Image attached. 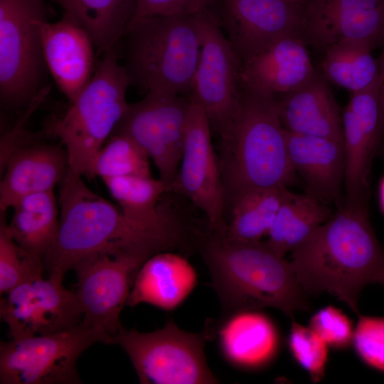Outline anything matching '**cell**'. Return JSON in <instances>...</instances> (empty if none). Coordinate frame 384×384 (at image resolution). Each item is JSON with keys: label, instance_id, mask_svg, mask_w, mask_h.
Returning a JSON list of instances; mask_svg holds the SVG:
<instances>
[{"label": "cell", "instance_id": "24", "mask_svg": "<svg viewBox=\"0 0 384 384\" xmlns=\"http://www.w3.org/2000/svg\"><path fill=\"white\" fill-rule=\"evenodd\" d=\"M197 283V274L183 256L162 251L149 257L139 268L126 306L146 303L164 310L178 307Z\"/></svg>", "mask_w": 384, "mask_h": 384}, {"label": "cell", "instance_id": "18", "mask_svg": "<svg viewBox=\"0 0 384 384\" xmlns=\"http://www.w3.org/2000/svg\"><path fill=\"white\" fill-rule=\"evenodd\" d=\"M379 97L378 76L367 87L351 93L342 115L346 204L368 203L372 161L380 143Z\"/></svg>", "mask_w": 384, "mask_h": 384}, {"label": "cell", "instance_id": "9", "mask_svg": "<svg viewBox=\"0 0 384 384\" xmlns=\"http://www.w3.org/2000/svg\"><path fill=\"white\" fill-rule=\"evenodd\" d=\"M207 335L181 330L171 320L149 333L122 327L112 344L125 351L141 383L211 384L217 379L205 357Z\"/></svg>", "mask_w": 384, "mask_h": 384}, {"label": "cell", "instance_id": "31", "mask_svg": "<svg viewBox=\"0 0 384 384\" xmlns=\"http://www.w3.org/2000/svg\"><path fill=\"white\" fill-rule=\"evenodd\" d=\"M149 156L130 137L112 134L92 159L85 175L108 178L150 176Z\"/></svg>", "mask_w": 384, "mask_h": 384}, {"label": "cell", "instance_id": "21", "mask_svg": "<svg viewBox=\"0 0 384 384\" xmlns=\"http://www.w3.org/2000/svg\"><path fill=\"white\" fill-rule=\"evenodd\" d=\"M316 73L306 43L294 36L274 41L242 65L249 89L274 96L297 89Z\"/></svg>", "mask_w": 384, "mask_h": 384}, {"label": "cell", "instance_id": "32", "mask_svg": "<svg viewBox=\"0 0 384 384\" xmlns=\"http://www.w3.org/2000/svg\"><path fill=\"white\" fill-rule=\"evenodd\" d=\"M1 213L0 222V293L43 277V259L22 248L10 235Z\"/></svg>", "mask_w": 384, "mask_h": 384}, {"label": "cell", "instance_id": "35", "mask_svg": "<svg viewBox=\"0 0 384 384\" xmlns=\"http://www.w3.org/2000/svg\"><path fill=\"white\" fill-rule=\"evenodd\" d=\"M309 328L332 348L344 349L353 343V324L335 306H328L316 311L310 319Z\"/></svg>", "mask_w": 384, "mask_h": 384}, {"label": "cell", "instance_id": "16", "mask_svg": "<svg viewBox=\"0 0 384 384\" xmlns=\"http://www.w3.org/2000/svg\"><path fill=\"white\" fill-rule=\"evenodd\" d=\"M23 132L21 124L1 142V213L26 196L54 190L69 170L65 149Z\"/></svg>", "mask_w": 384, "mask_h": 384}, {"label": "cell", "instance_id": "10", "mask_svg": "<svg viewBox=\"0 0 384 384\" xmlns=\"http://www.w3.org/2000/svg\"><path fill=\"white\" fill-rule=\"evenodd\" d=\"M191 96L150 92L129 104L112 134H124L137 142L151 159L159 178L172 189L184 145Z\"/></svg>", "mask_w": 384, "mask_h": 384}, {"label": "cell", "instance_id": "6", "mask_svg": "<svg viewBox=\"0 0 384 384\" xmlns=\"http://www.w3.org/2000/svg\"><path fill=\"white\" fill-rule=\"evenodd\" d=\"M116 50L104 53L89 83L50 129L65 147L70 171L78 176L85 175L129 105L130 81Z\"/></svg>", "mask_w": 384, "mask_h": 384}, {"label": "cell", "instance_id": "17", "mask_svg": "<svg viewBox=\"0 0 384 384\" xmlns=\"http://www.w3.org/2000/svg\"><path fill=\"white\" fill-rule=\"evenodd\" d=\"M302 39L321 50L351 40L384 46V0H306Z\"/></svg>", "mask_w": 384, "mask_h": 384}, {"label": "cell", "instance_id": "1", "mask_svg": "<svg viewBox=\"0 0 384 384\" xmlns=\"http://www.w3.org/2000/svg\"><path fill=\"white\" fill-rule=\"evenodd\" d=\"M58 186V233L43 258L48 277L63 279L78 262L100 253L130 252L149 258L186 245L181 237L135 223L70 170Z\"/></svg>", "mask_w": 384, "mask_h": 384}, {"label": "cell", "instance_id": "8", "mask_svg": "<svg viewBox=\"0 0 384 384\" xmlns=\"http://www.w3.org/2000/svg\"><path fill=\"white\" fill-rule=\"evenodd\" d=\"M96 342L110 344V339L83 321L54 334L1 341L0 383H82L77 361Z\"/></svg>", "mask_w": 384, "mask_h": 384}, {"label": "cell", "instance_id": "34", "mask_svg": "<svg viewBox=\"0 0 384 384\" xmlns=\"http://www.w3.org/2000/svg\"><path fill=\"white\" fill-rule=\"evenodd\" d=\"M358 316L353 340L356 352L369 367L384 372V317Z\"/></svg>", "mask_w": 384, "mask_h": 384}, {"label": "cell", "instance_id": "39", "mask_svg": "<svg viewBox=\"0 0 384 384\" xmlns=\"http://www.w3.org/2000/svg\"><path fill=\"white\" fill-rule=\"evenodd\" d=\"M375 282L384 285V267L378 274L375 279Z\"/></svg>", "mask_w": 384, "mask_h": 384}, {"label": "cell", "instance_id": "20", "mask_svg": "<svg viewBox=\"0 0 384 384\" xmlns=\"http://www.w3.org/2000/svg\"><path fill=\"white\" fill-rule=\"evenodd\" d=\"M289 160L296 174L306 187V193L336 208L345 203L343 194L346 155L343 142L335 139L302 135L285 129Z\"/></svg>", "mask_w": 384, "mask_h": 384}, {"label": "cell", "instance_id": "14", "mask_svg": "<svg viewBox=\"0 0 384 384\" xmlns=\"http://www.w3.org/2000/svg\"><path fill=\"white\" fill-rule=\"evenodd\" d=\"M172 189L183 193L204 213L213 233L225 232L224 188L212 144L211 127L203 108L193 95L182 158Z\"/></svg>", "mask_w": 384, "mask_h": 384}, {"label": "cell", "instance_id": "12", "mask_svg": "<svg viewBox=\"0 0 384 384\" xmlns=\"http://www.w3.org/2000/svg\"><path fill=\"white\" fill-rule=\"evenodd\" d=\"M147 259L129 252H104L82 260L73 268L78 278L75 293L83 311L82 321L102 331L110 344L123 327L119 314Z\"/></svg>", "mask_w": 384, "mask_h": 384}, {"label": "cell", "instance_id": "25", "mask_svg": "<svg viewBox=\"0 0 384 384\" xmlns=\"http://www.w3.org/2000/svg\"><path fill=\"white\" fill-rule=\"evenodd\" d=\"M102 181L129 219L146 229L188 239V231L178 217L171 209L159 204L164 193L169 191L160 178L129 176Z\"/></svg>", "mask_w": 384, "mask_h": 384}, {"label": "cell", "instance_id": "41", "mask_svg": "<svg viewBox=\"0 0 384 384\" xmlns=\"http://www.w3.org/2000/svg\"><path fill=\"white\" fill-rule=\"evenodd\" d=\"M381 152H382V154H384V146L383 147V149H382V150H381Z\"/></svg>", "mask_w": 384, "mask_h": 384}, {"label": "cell", "instance_id": "26", "mask_svg": "<svg viewBox=\"0 0 384 384\" xmlns=\"http://www.w3.org/2000/svg\"><path fill=\"white\" fill-rule=\"evenodd\" d=\"M58 203L54 190L29 195L11 208L13 215L6 223L12 238L22 248L42 259L58 236Z\"/></svg>", "mask_w": 384, "mask_h": 384}, {"label": "cell", "instance_id": "11", "mask_svg": "<svg viewBox=\"0 0 384 384\" xmlns=\"http://www.w3.org/2000/svg\"><path fill=\"white\" fill-rule=\"evenodd\" d=\"M201 37L192 95L220 136L234 119L245 84L242 61L219 26L211 10L198 14Z\"/></svg>", "mask_w": 384, "mask_h": 384}, {"label": "cell", "instance_id": "23", "mask_svg": "<svg viewBox=\"0 0 384 384\" xmlns=\"http://www.w3.org/2000/svg\"><path fill=\"white\" fill-rule=\"evenodd\" d=\"M218 329L220 350L232 365L244 370H259L277 356L280 337L276 325L255 309L228 313Z\"/></svg>", "mask_w": 384, "mask_h": 384}, {"label": "cell", "instance_id": "19", "mask_svg": "<svg viewBox=\"0 0 384 384\" xmlns=\"http://www.w3.org/2000/svg\"><path fill=\"white\" fill-rule=\"evenodd\" d=\"M41 35L47 69L71 103L95 70L93 42L87 31L65 13L56 22H43Z\"/></svg>", "mask_w": 384, "mask_h": 384}, {"label": "cell", "instance_id": "33", "mask_svg": "<svg viewBox=\"0 0 384 384\" xmlns=\"http://www.w3.org/2000/svg\"><path fill=\"white\" fill-rule=\"evenodd\" d=\"M287 343L293 358L311 380L321 381L325 375L328 345L311 328L296 321L292 324Z\"/></svg>", "mask_w": 384, "mask_h": 384}, {"label": "cell", "instance_id": "38", "mask_svg": "<svg viewBox=\"0 0 384 384\" xmlns=\"http://www.w3.org/2000/svg\"><path fill=\"white\" fill-rule=\"evenodd\" d=\"M379 197H380V208L383 212L384 213V178L382 180V182L380 185Z\"/></svg>", "mask_w": 384, "mask_h": 384}, {"label": "cell", "instance_id": "5", "mask_svg": "<svg viewBox=\"0 0 384 384\" xmlns=\"http://www.w3.org/2000/svg\"><path fill=\"white\" fill-rule=\"evenodd\" d=\"M198 14L131 23L123 36V65L130 85L145 95L167 92L191 96L201 46Z\"/></svg>", "mask_w": 384, "mask_h": 384}, {"label": "cell", "instance_id": "37", "mask_svg": "<svg viewBox=\"0 0 384 384\" xmlns=\"http://www.w3.org/2000/svg\"><path fill=\"white\" fill-rule=\"evenodd\" d=\"M378 82L380 89L379 97V122L378 134L380 142L384 136V48L378 59Z\"/></svg>", "mask_w": 384, "mask_h": 384}, {"label": "cell", "instance_id": "28", "mask_svg": "<svg viewBox=\"0 0 384 384\" xmlns=\"http://www.w3.org/2000/svg\"><path fill=\"white\" fill-rule=\"evenodd\" d=\"M333 214L329 204L308 193L290 192L267 233V244L282 256L292 252Z\"/></svg>", "mask_w": 384, "mask_h": 384}, {"label": "cell", "instance_id": "29", "mask_svg": "<svg viewBox=\"0 0 384 384\" xmlns=\"http://www.w3.org/2000/svg\"><path fill=\"white\" fill-rule=\"evenodd\" d=\"M290 192L287 186L257 188L243 192L230 207V220L223 234L237 240H261L267 235Z\"/></svg>", "mask_w": 384, "mask_h": 384}, {"label": "cell", "instance_id": "3", "mask_svg": "<svg viewBox=\"0 0 384 384\" xmlns=\"http://www.w3.org/2000/svg\"><path fill=\"white\" fill-rule=\"evenodd\" d=\"M218 161L225 209L247 190L287 187L294 181L296 174L274 95L245 85L238 111L220 136Z\"/></svg>", "mask_w": 384, "mask_h": 384}, {"label": "cell", "instance_id": "22", "mask_svg": "<svg viewBox=\"0 0 384 384\" xmlns=\"http://www.w3.org/2000/svg\"><path fill=\"white\" fill-rule=\"evenodd\" d=\"M274 96L287 131L343 143L342 115L328 81L317 72L297 89Z\"/></svg>", "mask_w": 384, "mask_h": 384}, {"label": "cell", "instance_id": "36", "mask_svg": "<svg viewBox=\"0 0 384 384\" xmlns=\"http://www.w3.org/2000/svg\"><path fill=\"white\" fill-rule=\"evenodd\" d=\"M135 3L132 21L159 16L193 15L212 10L215 0H135Z\"/></svg>", "mask_w": 384, "mask_h": 384}, {"label": "cell", "instance_id": "4", "mask_svg": "<svg viewBox=\"0 0 384 384\" xmlns=\"http://www.w3.org/2000/svg\"><path fill=\"white\" fill-rule=\"evenodd\" d=\"M201 250L226 314L274 307L293 318L295 311L309 309L290 262L266 242L212 233Z\"/></svg>", "mask_w": 384, "mask_h": 384}, {"label": "cell", "instance_id": "2", "mask_svg": "<svg viewBox=\"0 0 384 384\" xmlns=\"http://www.w3.org/2000/svg\"><path fill=\"white\" fill-rule=\"evenodd\" d=\"M294 273L305 292H328L360 315L363 288L384 267V250L371 225L368 203H344L292 251Z\"/></svg>", "mask_w": 384, "mask_h": 384}, {"label": "cell", "instance_id": "7", "mask_svg": "<svg viewBox=\"0 0 384 384\" xmlns=\"http://www.w3.org/2000/svg\"><path fill=\"white\" fill-rule=\"evenodd\" d=\"M46 0H0V95L10 107L32 104L48 88L41 25Z\"/></svg>", "mask_w": 384, "mask_h": 384}, {"label": "cell", "instance_id": "15", "mask_svg": "<svg viewBox=\"0 0 384 384\" xmlns=\"http://www.w3.org/2000/svg\"><path fill=\"white\" fill-rule=\"evenodd\" d=\"M0 315L11 338L50 334L78 325L83 311L76 293L55 277L36 278L1 299Z\"/></svg>", "mask_w": 384, "mask_h": 384}, {"label": "cell", "instance_id": "40", "mask_svg": "<svg viewBox=\"0 0 384 384\" xmlns=\"http://www.w3.org/2000/svg\"><path fill=\"white\" fill-rule=\"evenodd\" d=\"M290 1L300 2V3H305L306 0H290Z\"/></svg>", "mask_w": 384, "mask_h": 384}, {"label": "cell", "instance_id": "27", "mask_svg": "<svg viewBox=\"0 0 384 384\" xmlns=\"http://www.w3.org/2000/svg\"><path fill=\"white\" fill-rule=\"evenodd\" d=\"M89 34L97 52L117 46L131 24L135 0H52Z\"/></svg>", "mask_w": 384, "mask_h": 384}, {"label": "cell", "instance_id": "13", "mask_svg": "<svg viewBox=\"0 0 384 384\" xmlns=\"http://www.w3.org/2000/svg\"><path fill=\"white\" fill-rule=\"evenodd\" d=\"M211 11L242 63L279 39L302 38L305 3L215 0Z\"/></svg>", "mask_w": 384, "mask_h": 384}, {"label": "cell", "instance_id": "30", "mask_svg": "<svg viewBox=\"0 0 384 384\" xmlns=\"http://www.w3.org/2000/svg\"><path fill=\"white\" fill-rule=\"evenodd\" d=\"M372 50L367 43L352 40L329 46L321 63L322 75L351 93L367 87L378 76V61Z\"/></svg>", "mask_w": 384, "mask_h": 384}]
</instances>
